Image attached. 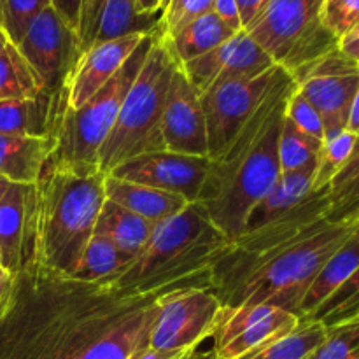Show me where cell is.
<instances>
[{
	"label": "cell",
	"instance_id": "6da1fadb",
	"mask_svg": "<svg viewBox=\"0 0 359 359\" xmlns=\"http://www.w3.org/2000/svg\"><path fill=\"white\" fill-rule=\"evenodd\" d=\"M28 265L0 319V359H132L149 347L158 298Z\"/></svg>",
	"mask_w": 359,
	"mask_h": 359
},
{
	"label": "cell",
	"instance_id": "7a4b0ae2",
	"mask_svg": "<svg viewBox=\"0 0 359 359\" xmlns=\"http://www.w3.org/2000/svg\"><path fill=\"white\" fill-rule=\"evenodd\" d=\"M330 189H312L293 209L241 235L217 256L210 291L224 309L269 304L300 318L314 277L354 231L326 219Z\"/></svg>",
	"mask_w": 359,
	"mask_h": 359
},
{
	"label": "cell",
	"instance_id": "3957f363",
	"mask_svg": "<svg viewBox=\"0 0 359 359\" xmlns=\"http://www.w3.org/2000/svg\"><path fill=\"white\" fill-rule=\"evenodd\" d=\"M294 88L297 84L287 72L228 149L219 158L210 160L196 203L203 207L214 226L230 242L244 233L251 209L276 186L283 174L279 139L287 97Z\"/></svg>",
	"mask_w": 359,
	"mask_h": 359
},
{
	"label": "cell",
	"instance_id": "277c9868",
	"mask_svg": "<svg viewBox=\"0 0 359 359\" xmlns=\"http://www.w3.org/2000/svg\"><path fill=\"white\" fill-rule=\"evenodd\" d=\"M105 174L46 161L34 182L30 263L56 276H74L100 214ZM27 265V266H28Z\"/></svg>",
	"mask_w": 359,
	"mask_h": 359
},
{
	"label": "cell",
	"instance_id": "5b68a950",
	"mask_svg": "<svg viewBox=\"0 0 359 359\" xmlns=\"http://www.w3.org/2000/svg\"><path fill=\"white\" fill-rule=\"evenodd\" d=\"M231 242L217 230L200 203L154 224L142 251L102 284L114 291L210 290V269Z\"/></svg>",
	"mask_w": 359,
	"mask_h": 359
},
{
	"label": "cell",
	"instance_id": "8992f818",
	"mask_svg": "<svg viewBox=\"0 0 359 359\" xmlns=\"http://www.w3.org/2000/svg\"><path fill=\"white\" fill-rule=\"evenodd\" d=\"M160 34L161 28L147 34L118 74L77 111L67 107L63 86L56 91V109L51 128L55 149L49 156V163L65 165L83 172L98 170V153L114 126L123 100L139 76L151 46Z\"/></svg>",
	"mask_w": 359,
	"mask_h": 359
},
{
	"label": "cell",
	"instance_id": "52a82bcc",
	"mask_svg": "<svg viewBox=\"0 0 359 359\" xmlns=\"http://www.w3.org/2000/svg\"><path fill=\"white\" fill-rule=\"evenodd\" d=\"M177 62L163 34L154 41L140 67L139 76L123 100L111 133L98 153L97 167L107 175L123 161L144 153L165 151L161 135L165 100Z\"/></svg>",
	"mask_w": 359,
	"mask_h": 359
},
{
	"label": "cell",
	"instance_id": "ba28073f",
	"mask_svg": "<svg viewBox=\"0 0 359 359\" xmlns=\"http://www.w3.org/2000/svg\"><path fill=\"white\" fill-rule=\"evenodd\" d=\"M323 2L270 0L244 30L276 65L291 74L339 48V41L323 23Z\"/></svg>",
	"mask_w": 359,
	"mask_h": 359
},
{
	"label": "cell",
	"instance_id": "9c48e42d",
	"mask_svg": "<svg viewBox=\"0 0 359 359\" xmlns=\"http://www.w3.org/2000/svg\"><path fill=\"white\" fill-rule=\"evenodd\" d=\"M286 74V69L273 65L259 76L224 81L200 95L210 160H216L228 149L238 132Z\"/></svg>",
	"mask_w": 359,
	"mask_h": 359
},
{
	"label": "cell",
	"instance_id": "30bf717a",
	"mask_svg": "<svg viewBox=\"0 0 359 359\" xmlns=\"http://www.w3.org/2000/svg\"><path fill=\"white\" fill-rule=\"evenodd\" d=\"M297 90L318 109L325 123V140L347 130L351 105L359 88V65L333 49L328 55L291 72Z\"/></svg>",
	"mask_w": 359,
	"mask_h": 359
},
{
	"label": "cell",
	"instance_id": "8fae6325",
	"mask_svg": "<svg viewBox=\"0 0 359 359\" xmlns=\"http://www.w3.org/2000/svg\"><path fill=\"white\" fill-rule=\"evenodd\" d=\"M160 312L151 332L149 347L189 351L212 339L223 312L219 298L207 287H181L158 298Z\"/></svg>",
	"mask_w": 359,
	"mask_h": 359
},
{
	"label": "cell",
	"instance_id": "7c38bea8",
	"mask_svg": "<svg viewBox=\"0 0 359 359\" xmlns=\"http://www.w3.org/2000/svg\"><path fill=\"white\" fill-rule=\"evenodd\" d=\"M16 48L51 93L65 84L81 56L77 34L53 6L35 18Z\"/></svg>",
	"mask_w": 359,
	"mask_h": 359
},
{
	"label": "cell",
	"instance_id": "4fadbf2b",
	"mask_svg": "<svg viewBox=\"0 0 359 359\" xmlns=\"http://www.w3.org/2000/svg\"><path fill=\"white\" fill-rule=\"evenodd\" d=\"M209 168L210 158L207 156H188L170 151H158L130 158L107 175L175 193L184 196L189 203H195Z\"/></svg>",
	"mask_w": 359,
	"mask_h": 359
},
{
	"label": "cell",
	"instance_id": "5bb4252c",
	"mask_svg": "<svg viewBox=\"0 0 359 359\" xmlns=\"http://www.w3.org/2000/svg\"><path fill=\"white\" fill-rule=\"evenodd\" d=\"M276 65L273 60L256 44L245 30L198 58L179 65L186 79L200 95L224 81L255 77Z\"/></svg>",
	"mask_w": 359,
	"mask_h": 359
},
{
	"label": "cell",
	"instance_id": "9a60e30c",
	"mask_svg": "<svg viewBox=\"0 0 359 359\" xmlns=\"http://www.w3.org/2000/svg\"><path fill=\"white\" fill-rule=\"evenodd\" d=\"M161 135L165 151L209 158L202 98L179 67L172 74L168 86L161 119Z\"/></svg>",
	"mask_w": 359,
	"mask_h": 359
},
{
	"label": "cell",
	"instance_id": "2e32d148",
	"mask_svg": "<svg viewBox=\"0 0 359 359\" xmlns=\"http://www.w3.org/2000/svg\"><path fill=\"white\" fill-rule=\"evenodd\" d=\"M147 34H128L111 41L98 42L81 53L72 72L63 84L65 104L70 111L83 107L97 91H100L118 70L125 65L132 53L139 48Z\"/></svg>",
	"mask_w": 359,
	"mask_h": 359
},
{
	"label": "cell",
	"instance_id": "e0dca14e",
	"mask_svg": "<svg viewBox=\"0 0 359 359\" xmlns=\"http://www.w3.org/2000/svg\"><path fill=\"white\" fill-rule=\"evenodd\" d=\"M160 28V18L140 16L135 0H83L77 39L81 53L98 42L128 34H151Z\"/></svg>",
	"mask_w": 359,
	"mask_h": 359
},
{
	"label": "cell",
	"instance_id": "ac0fdd59",
	"mask_svg": "<svg viewBox=\"0 0 359 359\" xmlns=\"http://www.w3.org/2000/svg\"><path fill=\"white\" fill-rule=\"evenodd\" d=\"M34 184L13 182L0 202L2 266L16 276L30 263Z\"/></svg>",
	"mask_w": 359,
	"mask_h": 359
},
{
	"label": "cell",
	"instance_id": "d6986e66",
	"mask_svg": "<svg viewBox=\"0 0 359 359\" xmlns=\"http://www.w3.org/2000/svg\"><path fill=\"white\" fill-rule=\"evenodd\" d=\"M104 193L105 200L118 203L123 209L137 214L153 224L175 216L189 205L188 200L181 195L139 182L123 181L112 175H105Z\"/></svg>",
	"mask_w": 359,
	"mask_h": 359
},
{
	"label": "cell",
	"instance_id": "ffe728a7",
	"mask_svg": "<svg viewBox=\"0 0 359 359\" xmlns=\"http://www.w3.org/2000/svg\"><path fill=\"white\" fill-rule=\"evenodd\" d=\"M55 149L48 137L0 135V177L20 184H34Z\"/></svg>",
	"mask_w": 359,
	"mask_h": 359
},
{
	"label": "cell",
	"instance_id": "44dd1931",
	"mask_svg": "<svg viewBox=\"0 0 359 359\" xmlns=\"http://www.w3.org/2000/svg\"><path fill=\"white\" fill-rule=\"evenodd\" d=\"M359 269V235L349 238L326 259L325 265L309 286L300 305V319L314 314L351 276Z\"/></svg>",
	"mask_w": 359,
	"mask_h": 359
},
{
	"label": "cell",
	"instance_id": "7402d4cb",
	"mask_svg": "<svg viewBox=\"0 0 359 359\" xmlns=\"http://www.w3.org/2000/svg\"><path fill=\"white\" fill-rule=\"evenodd\" d=\"M56 93L0 102V135L48 137L53 128Z\"/></svg>",
	"mask_w": 359,
	"mask_h": 359
},
{
	"label": "cell",
	"instance_id": "603a6c76",
	"mask_svg": "<svg viewBox=\"0 0 359 359\" xmlns=\"http://www.w3.org/2000/svg\"><path fill=\"white\" fill-rule=\"evenodd\" d=\"M153 228L154 224L149 221L123 209L111 200H105L102 203L93 233L107 238L119 251L130 258H135L149 241Z\"/></svg>",
	"mask_w": 359,
	"mask_h": 359
},
{
	"label": "cell",
	"instance_id": "cb8c5ba5",
	"mask_svg": "<svg viewBox=\"0 0 359 359\" xmlns=\"http://www.w3.org/2000/svg\"><path fill=\"white\" fill-rule=\"evenodd\" d=\"M312 182H314V172L280 174L276 186L251 209L248 219H245L244 233L259 230L265 224L283 216L284 212L293 209L312 191Z\"/></svg>",
	"mask_w": 359,
	"mask_h": 359
},
{
	"label": "cell",
	"instance_id": "d4e9b609",
	"mask_svg": "<svg viewBox=\"0 0 359 359\" xmlns=\"http://www.w3.org/2000/svg\"><path fill=\"white\" fill-rule=\"evenodd\" d=\"M235 34L237 32L231 30L216 14L207 13L182 27L175 34L163 35V39L177 65H182L212 51Z\"/></svg>",
	"mask_w": 359,
	"mask_h": 359
},
{
	"label": "cell",
	"instance_id": "484cf974",
	"mask_svg": "<svg viewBox=\"0 0 359 359\" xmlns=\"http://www.w3.org/2000/svg\"><path fill=\"white\" fill-rule=\"evenodd\" d=\"M298 323H300L298 316L276 307L269 316L252 323L244 332L238 333L235 339H231L230 342L214 351H216L217 359H241L255 353V351L262 349L272 340L293 332Z\"/></svg>",
	"mask_w": 359,
	"mask_h": 359
},
{
	"label": "cell",
	"instance_id": "4316f807",
	"mask_svg": "<svg viewBox=\"0 0 359 359\" xmlns=\"http://www.w3.org/2000/svg\"><path fill=\"white\" fill-rule=\"evenodd\" d=\"M326 335L328 328L321 321L304 318L293 332L272 340L265 347L241 359H309L325 342Z\"/></svg>",
	"mask_w": 359,
	"mask_h": 359
},
{
	"label": "cell",
	"instance_id": "83f0119b",
	"mask_svg": "<svg viewBox=\"0 0 359 359\" xmlns=\"http://www.w3.org/2000/svg\"><path fill=\"white\" fill-rule=\"evenodd\" d=\"M44 91L48 90L37 72L18 51L16 46L9 42L0 53V102L34 98Z\"/></svg>",
	"mask_w": 359,
	"mask_h": 359
},
{
	"label": "cell",
	"instance_id": "f1b7e54d",
	"mask_svg": "<svg viewBox=\"0 0 359 359\" xmlns=\"http://www.w3.org/2000/svg\"><path fill=\"white\" fill-rule=\"evenodd\" d=\"M323 140L307 135L298 130L284 114L283 130L279 139V165L283 174L293 172H314L318 168Z\"/></svg>",
	"mask_w": 359,
	"mask_h": 359
},
{
	"label": "cell",
	"instance_id": "f546056e",
	"mask_svg": "<svg viewBox=\"0 0 359 359\" xmlns=\"http://www.w3.org/2000/svg\"><path fill=\"white\" fill-rule=\"evenodd\" d=\"M132 259L133 258L119 251L107 238L93 233L72 277L83 280V283H102V280L116 276Z\"/></svg>",
	"mask_w": 359,
	"mask_h": 359
},
{
	"label": "cell",
	"instance_id": "4dcf8cb0",
	"mask_svg": "<svg viewBox=\"0 0 359 359\" xmlns=\"http://www.w3.org/2000/svg\"><path fill=\"white\" fill-rule=\"evenodd\" d=\"M358 135L356 133L344 130L342 133L335 135L333 139L325 140L323 144L321 154H319L318 168L314 174V182H312V189H323L332 188V182L337 175L342 172L349 161L351 154H353L354 144H356Z\"/></svg>",
	"mask_w": 359,
	"mask_h": 359
},
{
	"label": "cell",
	"instance_id": "1f68e13d",
	"mask_svg": "<svg viewBox=\"0 0 359 359\" xmlns=\"http://www.w3.org/2000/svg\"><path fill=\"white\" fill-rule=\"evenodd\" d=\"M356 318H359V269L307 319L321 321L326 328H332Z\"/></svg>",
	"mask_w": 359,
	"mask_h": 359
},
{
	"label": "cell",
	"instance_id": "d6a6232c",
	"mask_svg": "<svg viewBox=\"0 0 359 359\" xmlns=\"http://www.w3.org/2000/svg\"><path fill=\"white\" fill-rule=\"evenodd\" d=\"M51 6V0H4L0 9V27L11 44L18 46L35 18Z\"/></svg>",
	"mask_w": 359,
	"mask_h": 359
},
{
	"label": "cell",
	"instance_id": "836d02e7",
	"mask_svg": "<svg viewBox=\"0 0 359 359\" xmlns=\"http://www.w3.org/2000/svg\"><path fill=\"white\" fill-rule=\"evenodd\" d=\"M309 359H359V318L328 328L325 342Z\"/></svg>",
	"mask_w": 359,
	"mask_h": 359
},
{
	"label": "cell",
	"instance_id": "e575fe53",
	"mask_svg": "<svg viewBox=\"0 0 359 359\" xmlns=\"http://www.w3.org/2000/svg\"><path fill=\"white\" fill-rule=\"evenodd\" d=\"M330 223L354 228L359 224V172L344 184L330 189Z\"/></svg>",
	"mask_w": 359,
	"mask_h": 359
},
{
	"label": "cell",
	"instance_id": "d590c367",
	"mask_svg": "<svg viewBox=\"0 0 359 359\" xmlns=\"http://www.w3.org/2000/svg\"><path fill=\"white\" fill-rule=\"evenodd\" d=\"M214 0H170L160 18L163 35H172L207 13H212Z\"/></svg>",
	"mask_w": 359,
	"mask_h": 359
},
{
	"label": "cell",
	"instance_id": "8d00e7d4",
	"mask_svg": "<svg viewBox=\"0 0 359 359\" xmlns=\"http://www.w3.org/2000/svg\"><path fill=\"white\" fill-rule=\"evenodd\" d=\"M286 118L307 135L325 142V123L318 109L294 88L286 102Z\"/></svg>",
	"mask_w": 359,
	"mask_h": 359
},
{
	"label": "cell",
	"instance_id": "74e56055",
	"mask_svg": "<svg viewBox=\"0 0 359 359\" xmlns=\"http://www.w3.org/2000/svg\"><path fill=\"white\" fill-rule=\"evenodd\" d=\"M323 23L339 41L359 23V0H325Z\"/></svg>",
	"mask_w": 359,
	"mask_h": 359
},
{
	"label": "cell",
	"instance_id": "f35d334b",
	"mask_svg": "<svg viewBox=\"0 0 359 359\" xmlns=\"http://www.w3.org/2000/svg\"><path fill=\"white\" fill-rule=\"evenodd\" d=\"M212 13L216 14L221 21H224L233 32L244 30V28H242L241 14H238V7L235 0H214Z\"/></svg>",
	"mask_w": 359,
	"mask_h": 359
},
{
	"label": "cell",
	"instance_id": "ab89813d",
	"mask_svg": "<svg viewBox=\"0 0 359 359\" xmlns=\"http://www.w3.org/2000/svg\"><path fill=\"white\" fill-rule=\"evenodd\" d=\"M81 4H83V0H51V6L55 7L56 13L63 18V21L74 32H77V25H79Z\"/></svg>",
	"mask_w": 359,
	"mask_h": 359
},
{
	"label": "cell",
	"instance_id": "60d3db41",
	"mask_svg": "<svg viewBox=\"0 0 359 359\" xmlns=\"http://www.w3.org/2000/svg\"><path fill=\"white\" fill-rule=\"evenodd\" d=\"M235 2H237L238 14H241L242 28H245L259 16V13L265 9L270 0H235Z\"/></svg>",
	"mask_w": 359,
	"mask_h": 359
},
{
	"label": "cell",
	"instance_id": "b9f144b4",
	"mask_svg": "<svg viewBox=\"0 0 359 359\" xmlns=\"http://www.w3.org/2000/svg\"><path fill=\"white\" fill-rule=\"evenodd\" d=\"M14 279H16V276H13L9 270L0 265V319L4 318V314L9 309L11 298H13Z\"/></svg>",
	"mask_w": 359,
	"mask_h": 359
},
{
	"label": "cell",
	"instance_id": "7bdbcfd3",
	"mask_svg": "<svg viewBox=\"0 0 359 359\" xmlns=\"http://www.w3.org/2000/svg\"><path fill=\"white\" fill-rule=\"evenodd\" d=\"M339 49L342 55L359 65V23L342 39H339Z\"/></svg>",
	"mask_w": 359,
	"mask_h": 359
},
{
	"label": "cell",
	"instance_id": "ee69618b",
	"mask_svg": "<svg viewBox=\"0 0 359 359\" xmlns=\"http://www.w3.org/2000/svg\"><path fill=\"white\" fill-rule=\"evenodd\" d=\"M358 172H359V135L356 139V144H354V149H353V154H351L349 161H347L346 167L342 168V172H340V174L333 179L332 188H337V186L347 182L351 177H353V175H356Z\"/></svg>",
	"mask_w": 359,
	"mask_h": 359
},
{
	"label": "cell",
	"instance_id": "f6af8a7d",
	"mask_svg": "<svg viewBox=\"0 0 359 359\" xmlns=\"http://www.w3.org/2000/svg\"><path fill=\"white\" fill-rule=\"evenodd\" d=\"M186 351H163V349H153V347H146V349L139 351L132 359H175L181 356Z\"/></svg>",
	"mask_w": 359,
	"mask_h": 359
},
{
	"label": "cell",
	"instance_id": "bcb514c9",
	"mask_svg": "<svg viewBox=\"0 0 359 359\" xmlns=\"http://www.w3.org/2000/svg\"><path fill=\"white\" fill-rule=\"evenodd\" d=\"M135 6L140 16L161 18V0H135Z\"/></svg>",
	"mask_w": 359,
	"mask_h": 359
},
{
	"label": "cell",
	"instance_id": "7dc6e473",
	"mask_svg": "<svg viewBox=\"0 0 359 359\" xmlns=\"http://www.w3.org/2000/svg\"><path fill=\"white\" fill-rule=\"evenodd\" d=\"M347 130L359 135V88H358L356 97H354L353 100V105H351L349 119H347Z\"/></svg>",
	"mask_w": 359,
	"mask_h": 359
},
{
	"label": "cell",
	"instance_id": "c3c4849f",
	"mask_svg": "<svg viewBox=\"0 0 359 359\" xmlns=\"http://www.w3.org/2000/svg\"><path fill=\"white\" fill-rule=\"evenodd\" d=\"M175 359H217V356H216V351H214L212 347H210L209 351H202L198 349V347H195V349L186 351V353H182L181 356Z\"/></svg>",
	"mask_w": 359,
	"mask_h": 359
},
{
	"label": "cell",
	"instance_id": "681fc988",
	"mask_svg": "<svg viewBox=\"0 0 359 359\" xmlns=\"http://www.w3.org/2000/svg\"><path fill=\"white\" fill-rule=\"evenodd\" d=\"M13 184V182L9 181V179H6V177H0V202H2V198H4V195H6L7 193V189H9V186Z\"/></svg>",
	"mask_w": 359,
	"mask_h": 359
},
{
	"label": "cell",
	"instance_id": "f907efd6",
	"mask_svg": "<svg viewBox=\"0 0 359 359\" xmlns=\"http://www.w3.org/2000/svg\"><path fill=\"white\" fill-rule=\"evenodd\" d=\"M7 44H9V39H7L6 32H4L2 27H0V53L4 51V48H6Z\"/></svg>",
	"mask_w": 359,
	"mask_h": 359
},
{
	"label": "cell",
	"instance_id": "816d5d0a",
	"mask_svg": "<svg viewBox=\"0 0 359 359\" xmlns=\"http://www.w3.org/2000/svg\"><path fill=\"white\" fill-rule=\"evenodd\" d=\"M168 2H170V0H161V13H163L165 7L168 6Z\"/></svg>",
	"mask_w": 359,
	"mask_h": 359
},
{
	"label": "cell",
	"instance_id": "f5cc1de1",
	"mask_svg": "<svg viewBox=\"0 0 359 359\" xmlns=\"http://www.w3.org/2000/svg\"><path fill=\"white\" fill-rule=\"evenodd\" d=\"M354 231H356V233L359 235V224H358V226H356V228H354Z\"/></svg>",
	"mask_w": 359,
	"mask_h": 359
},
{
	"label": "cell",
	"instance_id": "db71d44e",
	"mask_svg": "<svg viewBox=\"0 0 359 359\" xmlns=\"http://www.w3.org/2000/svg\"><path fill=\"white\" fill-rule=\"evenodd\" d=\"M0 265H2V251H0Z\"/></svg>",
	"mask_w": 359,
	"mask_h": 359
}]
</instances>
